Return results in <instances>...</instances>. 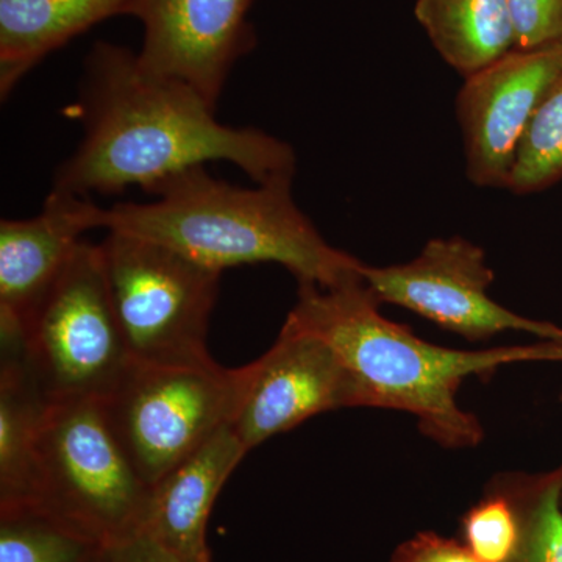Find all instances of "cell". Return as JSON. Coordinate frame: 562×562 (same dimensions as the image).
Returning a JSON list of instances; mask_svg holds the SVG:
<instances>
[{"instance_id":"1","label":"cell","mask_w":562,"mask_h":562,"mask_svg":"<svg viewBox=\"0 0 562 562\" xmlns=\"http://www.w3.org/2000/svg\"><path fill=\"white\" fill-rule=\"evenodd\" d=\"M83 74V139L55 172L52 190L83 198L128 187L147 191L213 161L238 166L255 184L294 180L297 155L290 144L258 128L222 124L216 106L194 88L150 72L136 52L99 41Z\"/></svg>"},{"instance_id":"2","label":"cell","mask_w":562,"mask_h":562,"mask_svg":"<svg viewBox=\"0 0 562 562\" xmlns=\"http://www.w3.org/2000/svg\"><path fill=\"white\" fill-rule=\"evenodd\" d=\"M380 305L361 273L336 288L299 284L288 319L331 347L355 384L358 406L413 414L428 438L449 449L475 447L484 436L476 417L458 405L465 379L512 362L562 360L557 341L480 351L439 347L384 317Z\"/></svg>"},{"instance_id":"3","label":"cell","mask_w":562,"mask_h":562,"mask_svg":"<svg viewBox=\"0 0 562 562\" xmlns=\"http://www.w3.org/2000/svg\"><path fill=\"white\" fill-rule=\"evenodd\" d=\"M292 181L243 188L194 166L150 187L155 201L103 209L102 228L161 244L217 272L276 262L299 284L336 288L360 279L364 262L322 238L295 203Z\"/></svg>"},{"instance_id":"4","label":"cell","mask_w":562,"mask_h":562,"mask_svg":"<svg viewBox=\"0 0 562 562\" xmlns=\"http://www.w3.org/2000/svg\"><path fill=\"white\" fill-rule=\"evenodd\" d=\"M149 497L150 487L114 438L101 401L49 403L31 494L22 505L106 550L143 530Z\"/></svg>"},{"instance_id":"5","label":"cell","mask_w":562,"mask_h":562,"mask_svg":"<svg viewBox=\"0 0 562 562\" xmlns=\"http://www.w3.org/2000/svg\"><path fill=\"white\" fill-rule=\"evenodd\" d=\"M98 246L133 362L169 368L217 364L209 350V328L222 272L122 233L109 232Z\"/></svg>"},{"instance_id":"6","label":"cell","mask_w":562,"mask_h":562,"mask_svg":"<svg viewBox=\"0 0 562 562\" xmlns=\"http://www.w3.org/2000/svg\"><path fill=\"white\" fill-rule=\"evenodd\" d=\"M29 371L49 403L102 401L132 364L99 246L81 243L24 327Z\"/></svg>"},{"instance_id":"7","label":"cell","mask_w":562,"mask_h":562,"mask_svg":"<svg viewBox=\"0 0 562 562\" xmlns=\"http://www.w3.org/2000/svg\"><path fill=\"white\" fill-rule=\"evenodd\" d=\"M235 392V369L132 361L101 403L114 438L151 487L231 420Z\"/></svg>"},{"instance_id":"8","label":"cell","mask_w":562,"mask_h":562,"mask_svg":"<svg viewBox=\"0 0 562 562\" xmlns=\"http://www.w3.org/2000/svg\"><path fill=\"white\" fill-rule=\"evenodd\" d=\"M361 273L380 303L409 310L469 341L525 331L562 342V328L519 316L491 297L495 273L486 254L461 236L430 239L414 260L403 265H362Z\"/></svg>"},{"instance_id":"9","label":"cell","mask_w":562,"mask_h":562,"mask_svg":"<svg viewBox=\"0 0 562 562\" xmlns=\"http://www.w3.org/2000/svg\"><path fill=\"white\" fill-rule=\"evenodd\" d=\"M235 373L228 424L247 452L317 414L358 406L355 384L331 347L290 319L271 349Z\"/></svg>"},{"instance_id":"10","label":"cell","mask_w":562,"mask_h":562,"mask_svg":"<svg viewBox=\"0 0 562 562\" xmlns=\"http://www.w3.org/2000/svg\"><path fill=\"white\" fill-rule=\"evenodd\" d=\"M562 77V40L514 49L464 79L457 120L465 173L479 188H508L520 144L547 94Z\"/></svg>"},{"instance_id":"11","label":"cell","mask_w":562,"mask_h":562,"mask_svg":"<svg viewBox=\"0 0 562 562\" xmlns=\"http://www.w3.org/2000/svg\"><path fill=\"white\" fill-rule=\"evenodd\" d=\"M257 0H133L143 25L138 60L194 88L217 106L236 63L257 46L249 11Z\"/></svg>"},{"instance_id":"12","label":"cell","mask_w":562,"mask_h":562,"mask_svg":"<svg viewBox=\"0 0 562 562\" xmlns=\"http://www.w3.org/2000/svg\"><path fill=\"white\" fill-rule=\"evenodd\" d=\"M103 209L50 190L32 220L0 222V331L24 336L25 322L66 268L81 236L102 228Z\"/></svg>"},{"instance_id":"13","label":"cell","mask_w":562,"mask_h":562,"mask_svg":"<svg viewBox=\"0 0 562 562\" xmlns=\"http://www.w3.org/2000/svg\"><path fill=\"white\" fill-rule=\"evenodd\" d=\"M246 453L232 425H222L209 441L150 487L140 532L183 561L211 562L206 542L211 509Z\"/></svg>"},{"instance_id":"14","label":"cell","mask_w":562,"mask_h":562,"mask_svg":"<svg viewBox=\"0 0 562 562\" xmlns=\"http://www.w3.org/2000/svg\"><path fill=\"white\" fill-rule=\"evenodd\" d=\"M133 0H0V98L47 55L99 22L127 14Z\"/></svg>"},{"instance_id":"15","label":"cell","mask_w":562,"mask_h":562,"mask_svg":"<svg viewBox=\"0 0 562 562\" xmlns=\"http://www.w3.org/2000/svg\"><path fill=\"white\" fill-rule=\"evenodd\" d=\"M414 14L432 47L462 79L517 47L506 0H416Z\"/></svg>"},{"instance_id":"16","label":"cell","mask_w":562,"mask_h":562,"mask_svg":"<svg viewBox=\"0 0 562 562\" xmlns=\"http://www.w3.org/2000/svg\"><path fill=\"white\" fill-rule=\"evenodd\" d=\"M0 508L22 505L31 494L36 443L49 402L29 371L25 350L0 360Z\"/></svg>"},{"instance_id":"17","label":"cell","mask_w":562,"mask_h":562,"mask_svg":"<svg viewBox=\"0 0 562 562\" xmlns=\"http://www.w3.org/2000/svg\"><path fill=\"white\" fill-rule=\"evenodd\" d=\"M103 552L32 506L0 508V562H98Z\"/></svg>"},{"instance_id":"18","label":"cell","mask_w":562,"mask_h":562,"mask_svg":"<svg viewBox=\"0 0 562 562\" xmlns=\"http://www.w3.org/2000/svg\"><path fill=\"white\" fill-rule=\"evenodd\" d=\"M562 179V77L547 94L517 151L508 188L532 194Z\"/></svg>"},{"instance_id":"19","label":"cell","mask_w":562,"mask_h":562,"mask_svg":"<svg viewBox=\"0 0 562 562\" xmlns=\"http://www.w3.org/2000/svg\"><path fill=\"white\" fill-rule=\"evenodd\" d=\"M520 520L522 538L509 562H562V469L539 486Z\"/></svg>"},{"instance_id":"20","label":"cell","mask_w":562,"mask_h":562,"mask_svg":"<svg viewBox=\"0 0 562 562\" xmlns=\"http://www.w3.org/2000/svg\"><path fill=\"white\" fill-rule=\"evenodd\" d=\"M465 546L483 562H509L519 549L522 520L505 497L487 498L464 519Z\"/></svg>"},{"instance_id":"21","label":"cell","mask_w":562,"mask_h":562,"mask_svg":"<svg viewBox=\"0 0 562 562\" xmlns=\"http://www.w3.org/2000/svg\"><path fill=\"white\" fill-rule=\"evenodd\" d=\"M517 49H535L562 40V0H506Z\"/></svg>"},{"instance_id":"22","label":"cell","mask_w":562,"mask_h":562,"mask_svg":"<svg viewBox=\"0 0 562 562\" xmlns=\"http://www.w3.org/2000/svg\"><path fill=\"white\" fill-rule=\"evenodd\" d=\"M391 562H483L468 546L435 532H420L395 550Z\"/></svg>"},{"instance_id":"23","label":"cell","mask_w":562,"mask_h":562,"mask_svg":"<svg viewBox=\"0 0 562 562\" xmlns=\"http://www.w3.org/2000/svg\"><path fill=\"white\" fill-rule=\"evenodd\" d=\"M99 562H187L150 536L138 532L127 541L106 549Z\"/></svg>"},{"instance_id":"24","label":"cell","mask_w":562,"mask_h":562,"mask_svg":"<svg viewBox=\"0 0 562 562\" xmlns=\"http://www.w3.org/2000/svg\"><path fill=\"white\" fill-rule=\"evenodd\" d=\"M99 562V561H98Z\"/></svg>"}]
</instances>
